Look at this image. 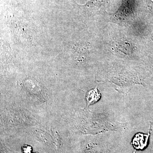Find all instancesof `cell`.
<instances>
[{"mask_svg": "<svg viewBox=\"0 0 153 153\" xmlns=\"http://www.w3.org/2000/svg\"><path fill=\"white\" fill-rule=\"evenodd\" d=\"M151 128L152 126H150L149 131L147 134L139 133L134 137L132 144L136 149L143 150L146 146L150 135Z\"/></svg>", "mask_w": 153, "mask_h": 153, "instance_id": "6da1fadb", "label": "cell"}, {"mask_svg": "<svg viewBox=\"0 0 153 153\" xmlns=\"http://www.w3.org/2000/svg\"><path fill=\"white\" fill-rule=\"evenodd\" d=\"M101 94L97 87L88 91L85 95L86 105L88 107L97 102L100 99Z\"/></svg>", "mask_w": 153, "mask_h": 153, "instance_id": "7a4b0ae2", "label": "cell"}, {"mask_svg": "<svg viewBox=\"0 0 153 153\" xmlns=\"http://www.w3.org/2000/svg\"><path fill=\"white\" fill-rule=\"evenodd\" d=\"M112 1V0H90L82 6L88 8H100L106 7Z\"/></svg>", "mask_w": 153, "mask_h": 153, "instance_id": "3957f363", "label": "cell"}, {"mask_svg": "<svg viewBox=\"0 0 153 153\" xmlns=\"http://www.w3.org/2000/svg\"><path fill=\"white\" fill-rule=\"evenodd\" d=\"M145 1L148 11L153 16V1L152 0H145Z\"/></svg>", "mask_w": 153, "mask_h": 153, "instance_id": "277c9868", "label": "cell"}, {"mask_svg": "<svg viewBox=\"0 0 153 153\" xmlns=\"http://www.w3.org/2000/svg\"><path fill=\"white\" fill-rule=\"evenodd\" d=\"M22 151L24 153H31L32 147L30 146L25 145L22 148Z\"/></svg>", "mask_w": 153, "mask_h": 153, "instance_id": "5b68a950", "label": "cell"}, {"mask_svg": "<svg viewBox=\"0 0 153 153\" xmlns=\"http://www.w3.org/2000/svg\"><path fill=\"white\" fill-rule=\"evenodd\" d=\"M152 41H153V34H152Z\"/></svg>", "mask_w": 153, "mask_h": 153, "instance_id": "8992f818", "label": "cell"}, {"mask_svg": "<svg viewBox=\"0 0 153 153\" xmlns=\"http://www.w3.org/2000/svg\"></svg>", "mask_w": 153, "mask_h": 153, "instance_id": "52a82bcc", "label": "cell"}]
</instances>
